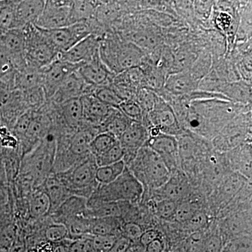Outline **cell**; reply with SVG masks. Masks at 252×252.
Wrapping results in <instances>:
<instances>
[{
  "label": "cell",
  "mask_w": 252,
  "mask_h": 252,
  "mask_svg": "<svg viewBox=\"0 0 252 252\" xmlns=\"http://www.w3.org/2000/svg\"><path fill=\"white\" fill-rule=\"evenodd\" d=\"M102 36L91 34L70 49L60 54L59 59L74 64L89 63L99 56V43Z\"/></svg>",
  "instance_id": "2e32d148"
},
{
  "label": "cell",
  "mask_w": 252,
  "mask_h": 252,
  "mask_svg": "<svg viewBox=\"0 0 252 252\" xmlns=\"http://www.w3.org/2000/svg\"><path fill=\"white\" fill-rule=\"evenodd\" d=\"M121 112L133 122H142L144 112L135 99L124 100L119 105Z\"/></svg>",
  "instance_id": "60d3db41"
},
{
  "label": "cell",
  "mask_w": 252,
  "mask_h": 252,
  "mask_svg": "<svg viewBox=\"0 0 252 252\" xmlns=\"http://www.w3.org/2000/svg\"><path fill=\"white\" fill-rule=\"evenodd\" d=\"M199 82L188 71L173 73L167 76L163 89L172 95L182 97L198 90Z\"/></svg>",
  "instance_id": "ffe728a7"
},
{
  "label": "cell",
  "mask_w": 252,
  "mask_h": 252,
  "mask_svg": "<svg viewBox=\"0 0 252 252\" xmlns=\"http://www.w3.org/2000/svg\"><path fill=\"white\" fill-rule=\"evenodd\" d=\"M99 56L115 75L131 68L140 67L145 58L143 50L119 34L109 32L101 37Z\"/></svg>",
  "instance_id": "6da1fadb"
},
{
  "label": "cell",
  "mask_w": 252,
  "mask_h": 252,
  "mask_svg": "<svg viewBox=\"0 0 252 252\" xmlns=\"http://www.w3.org/2000/svg\"><path fill=\"white\" fill-rule=\"evenodd\" d=\"M124 150L119 141L112 148L109 149L105 153L94 158L97 167L112 165L122 160L124 158Z\"/></svg>",
  "instance_id": "ab89813d"
},
{
  "label": "cell",
  "mask_w": 252,
  "mask_h": 252,
  "mask_svg": "<svg viewBox=\"0 0 252 252\" xmlns=\"http://www.w3.org/2000/svg\"><path fill=\"white\" fill-rule=\"evenodd\" d=\"M221 94L230 102L243 105H251L252 82L243 79L234 82H227L222 89Z\"/></svg>",
  "instance_id": "484cf974"
},
{
  "label": "cell",
  "mask_w": 252,
  "mask_h": 252,
  "mask_svg": "<svg viewBox=\"0 0 252 252\" xmlns=\"http://www.w3.org/2000/svg\"><path fill=\"white\" fill-rule=\"evenodd\" d=\"M215 25H216L217 28L223 32L228 33L230 35L233 34V31H234L233 29L235 27L234 26L235 21L233 20V16L225 10L220 11L217 15L216 18H215ZM235 28H238V27H235Z\"/></svg>",
  "instance_id": "bcb514c9"
},
{
  "label": "cell",
  "mask_w": 252,
  "mask_h": 252,
  "mask_svg": "<svg viewBox=\"0 0 252 252\" xmlns=\"http://www.w3.org/2000/svg\"><path fill=\"white\" fill-rule=\"evenodd\" d=\"M165 245L160 238L154 240L144 248V252H163Z\"/></svg>",
  "instance_id": "9f6ffc18"
},
{
  "label": "cell",
  "mask_w": 252,
  "mask_h": 252,
  "mask_svg": "<svg viewBox=\"0 0 252 252\" xmlns=\"http://www.w3.org/2000/svg\"><path fill=\"white\" fill-rule=\"evenodd\" d=\"M159 95L157 93L147 88H142L136 94L135 101L140 106L144 114H148L157 104Z\"/></svg>",
  "instance_id": "74e56055"
},
{
  "label": "cell",
  "mask_w": 252,
  "mask_h": 252,
  "mask_svg": "<svg viewBox=\"0 0 252 252\" xmlns=\"http://www.w3.org/2000/svg\"><path fill=\"white\" fill-rule=\"evenodd\" d=\"M80 99L84 122L98 127L99 130V127L114 108L102 103L94 94H86Z\"/></svg>",
  "instance_id": "d6986e66"
},
{
  "label": "cell",
  "mask_w": 252,
  "mask_h": 252,
  "mask_svg": "<svg viewBox=\"0 0 252 252\" xmlns=\"http://www.w3.org/2000/svg\"><path fill=\"white\" fill-rule=\"evenodd\" d=\"M0 180L8 185L7 181H6V174H5L3 148L1 147H0Z\"/></svg>",
  "instance_id": "680465c9"
},
{
  "label": "cell",
  "mask_w": 252,
  "mask_h": 252,
  "mask_svg": "<svg viewBox=\"0 0 252 252\" xmlns=\"http://www.w3.org/2000/svg\"><path fill=\"white\" fill-rule=\"evenodd\" d=\"M212 1H195V14L198 15L199 18H208L210 14H211L212 8Z\"/></svg>",
  "instance_id": "f5cc1de1"
},
{
  "label": "cell",
  "mask_w": 252,
  "mask_h": 252,
  "mask_svg": "<svg viewBox=\"0 0 252 252\" xmlns=\"http://www.w3.org/2000/svg\"><path fill=\"white\" fill-rule=\"evenodd\" d=\"M80 64L66 62L59 58L50 65L42 69L43 88L48 100L59 89L64 79L79 69Z\"/></svg>",
  "instance_id": "5bb4252c"
},
{
  "label": "cell",
  "mask_w": 252,
  "mask_h": 252,
  "mask_svg": "<svg viewBox=\"0 0 252 252\" xmlns=\"http://www.w3.org/2000/svg\"><path fill=\"white\" fill-rule=\"evenodd\" d=\"M251 114L243 113L228 123L213 139L214 146L220 152L233 150L243 144L249 133Z\"/></svg>",
  "instance_id": "30bf717a"
},
{
  "label": "cell",
  "mask_w": 252,
  "mask_h": 252,
  "mask_svg": "<svg viewBox=\"0 0 252 252\" xmlns=\"http://www.w3.org/2000/svg\"><path fill=\"white\" fill-rule=\"evenodd\" d=\"M126 167L140 181L144 189H160L171 175L160 157L147 146L141 148Z\"/></svg>",
  "instance_id": "277c9868"
},
{
  "label": "cell",
  "mask_w": 252,
  "mask_h": 252,
  "mask_svg": "<svg viewBox=\"0 0 252 252\" xmlns=\"http://www.w3.org/2000/svg\"><path fill=\"white\" fill-rule=\"evenodd\" d=\"M208 223V217L203 212L197 211L190 220L185 222L188 230L193 232L201 231Z\"/></svg>",
  "instance_id": "f907efd6"
},
{
  "label": "cell",
  "mask_w": 252,
  "mask_h": 252,
  "mask_svg": "<svg viewBox=\"0 0 252 252\" xmlns=\"http://www.w3.org/2000/svg\"><path fill=\"white\" fill-rule=\"evenodd\" d=\"M177 202L167 199L158 200L154 206L156 215L160 220H175Z\"/></svg>",
  "instance_id": "f35d334b"
},
{
  "label": "cell",
  "mask_w": 252,
  "mask_h": 252,
  "mask_svg": "<svg viewBox=\"0 0 252 252\" xmlns=\"http://www.w3.org/2000/svg\"><path fill=\"white\" fill-rule=\"evenodd\" d=\"M93 94L102 103L112 108L119 109V105L123 102L122 99L110 86L96 87Z\"/></svg>",
  "instance_id": "8d00e7d4"
},
{
  "label": "cell",
  "mask_w": 252,
  "mask_h": 252,
  "mask_svg": "<svg viewBox=\"0 0 252 252\" xmlns=\"http://www.w3.org/2000/svg\"><path fill=\"white\" fill-rule=\"evenodd\" d=\"M160 238V233L156 229H148L144 230L138 240V243L143 248H146L149 244L154 240Z\"/></svg>",
  "instance_id": "db71d44e"
},
{
  "label": "cell",
  "mask_w": 252,
  "mask_h": 252,
  "mask_svg": "<svg viewBox=\"0 0 252 252\" xmlns=\"http://www.w3.org/2000/svg\"><path fill=\"white\" fill-rule=\"evenodd\" d=\"M9 200V186L0 180V207L6 205Z\"/></svg>",
  "instance_id": "6f0895ef"
},
{
  "label": "cell",
  "mask_w": 252,
  "mask_h": 252,
  "mask_svg": "<svg viewBox=\"0 0 252 252\" xmlns=\"http://www.w3.org/2000/svg\"><path fill=\"white\" fill-rule=\"evenodd\" d=\"M69 252H94L93 235H86L82 238L72 240Z\"/></svg>",
  "instance_id": "816d5d0a"
},
{
  "label": "cell",
  "mask_w": 252,
  "mask_h": 252,
  "mask_svg": "<svg viewBox=\"0 0 252 252\" xmlns=\"http://www.w3.org/2000/svg\"><path fill=\"white\" fill-rule=\"evenodd\" d=\"M44 238L51 243H59L69 239V233L65 225L54 222L49 223L44 232Z\"/></svg>",
  "instance_id": "7bdbcfd3"
},
{
  "label": "cell",
  "mask_w": 252,
  "mask_h": 252,
  "mask_svg": "<svg viewBox=\"0 0 252 252\" xmlns=\"http://www.w3.org/2000/svg\"><path fill=\"white\" fill-rule=\"evenodd\" d=\"M142 124L147 128L152 126L158 129L162 134L176 137L185 130L181 126L171 106L160 96L154 109L144 115Z\"/></svg>",
  "instance_id": "ba28073f"
},
{
  "label": "cell",
  "mask_w": 252,
  "mask_h": 252,
  "mask_svg": "<svg viewBox=\"0 0 252 252\" xmlns=\"http://www.w3.org/2000/svg\"><path fill=\"white\" fill-rule=\"evenodd\" d=\"M0 44L9 54L16 71L27 66L25 57L24 28L6 32L0 36Z\"/></svg>",
  "instance_id": "e0dca14e"
},
{
  "label": "cell",
  "mask_w": 252,
  "mask_h": 252,
  "mask_svg": "<svg viewBox=\"0 0 252 252\" xmlns=\"http://www.w3.org/2000/svg\"><path fill=\"white\" fill-rule=\"evenodd\" d=\"M56 152V136L51 131L35 148L23 157L18 175L31 179L35 188L40 187L53 173Z\"/></svg>",
  "instance_id": "7a4b0ae2"
},
{
  "label": "cell",
  "mask_w": 252,
  "mask_h": 252,
  "mask_svg": "<svg viewBox=\"0 0 252 252\" xmlns=\"http://www.w3.org/2000/svg\"><path fill=\"white\" fill-rule=\"evenodd\" d=\"M52 120L47 102L41 108L32 111V118L26 135L19 142L22 157L30 153L52 130Z\"/></svg>",
  "instance_id": "9c48e42d"
},
{
  "label": "cell",
  "mask_w": 252,
  "mask_h": 252,
  "mask_svg": "<svg viewBox=\"0 0 252 252\" xmlns=\"http://www.w3.org/2000/svg\"><path fill=\"white\" fill-rule=\"evenodd\" d=\"M132 122L121 112L120 109L114 108L99 127V131L100 132H109L119 140Z\"/></svg>",
  "instance_id": "f1b7e54d"
},
{
  "label": "cell",
  "mask_w": 252,
  "mask_h": 252,
  "mask_svg": "<svg viewBox=\"0 0 252 252\" xmlns=\"http://www.w3.org/2000/svg\"><path fill=\"white\" fill-rule=\"evenodd\" d=\"M0 252H8V250H6V249L0 248Z\"/></svg>",
  "instance_id": "91938a15"
},
{
  "label": "cell",
  "mask_w": 252,
  "mask_h": 252,
  "mask_svg": "<svg viewBox=\"0 0 252 252\" xmlns=\"http://www.w3.org/2000/svg\"><path fill=\"white\" fill-rule=\"evenodd\" d=\"M144 230L137 222H124L121 228V235L128 239L132 243H137Z\"/></svg>",
  "instance_id": "7dc6e473"
},
{
  "label": "cell",
  "mask_w": 252,
  "mask_h": 252,
  "mask_svg": "<svg viewBox=\"0 0 252 252\" xmlns=\"http://www.w3.org/2000/svg\"><path fill=\"white\" fill-rule=\"evenodd\" d=\"M25 57L26 64L36 69H44L59 58V51L49 40L44 30L34 25L24 28Z\"/></svg>",
  "instance_id": "8992f818"
},
{
  "label": "cell",
  "mask_w": 252,
  "mask_h": 252,
  "mask_svg": "<svg viewBox=\"0 0 252 252\" xmlns=\"http://www.w3.org/2000/svg\"><path fill=\"white\" fill-rule=\"evenodd\" d=\"M155 190L162 197L160 200L167 199L178 203L188 193V182L182 174L176 170L172 172L170 179L165 185Z\"/></svg>",
  "instance_id": "7402d4cb"
},
{
  "label": "cell",
  "mask_w": 252,
  "mask_h": 252,
  "mask_svg": "<svg viewBox=\"0 0 252 252\" xmlns=\"http://www.w3.org/2000/svg\"><path fill=\"white\" fill-rule=\"evenodd\" d=\"M50 202V212L52 213L69 197L72 196L56 174L49 175L41 185Z\"/></svg>",
  "instance_id": "cb8c5ba5"
},
{
  "label": "cell",
  "mask_w": 252,
  "mask_h": 252,
  "mask_svg": "<svg viewBox=\"0 0 252 252\" xmlns=\"http://www.w3.org/2000/svg\"><path fill=\"white\" fill-rule=\"evenodd\" d=\"M78 72L86 84L94 87L110 85L115 76L102 62L100 56L90 62L80 64Z\"/></svg>",
  "instance_id": "ac0fdd59"
},
{
  "label": "cell",
  "mask_w": 252,
  "mask_h": 252,
  "mask_svg": "<svg viewBox=\"0 0 252 252\" xmlns=\"http://www.w3.org/2000/svg\"><path fill=\"white\" fill-rule=\"evenodd\" d=\"M243 185V178L238 175L228 176L220 185V195L225 199L232 198L236 195Z\"/></svg>",
  "instance_id": "b9f144b4"
},
{
  "label": "cell",
  "mask_w": 252,
  "mask_h": 252,
  "mask_svg": "<svg viewBox=\"0 0 252 252\" xmlns=\"http://www.w3.org/2000/svg\"><path fill=\"white\" fill-rule=\"evenodd\" d=\"M97 168L95 159L91 154L69 170L56 175L71 195L88 199L99 186L95 178Z\"/></svg>",
  "instance_id": "5b68a950"
},
{
  "label": "cell",
  "mask_w": 252,
  "mask_h": 252,
  "mask_svg": "<svg viewBox=\"0 0 252 252\" xmlns=\"http://www.w3.org/2000/svg\"><path fill=\"white\" fill-rule=\"evenodd\" d=\"M120 235H104L93 236V246L94 252H109L114 242Z\"/></svg>",
  "instance_id": "681fc988"
},
{
  "label": "cell",
  "mask_w": 252,
  "mask_h": 252,
  "mask_svg": "<svg viewBox=\"0 0 252 252\" xmlns=\"http://www.w3.org/2000/svg\"><path fill=\"white\" fill-rule=\"evenodd\" d=\"M42 69L26 66L17 70L13 79L12 87L16 90L26 91L43 86Z\"/></svg>",
  "instance_id": "d4e9b609"
},
{
  "label": "cell",
  "mask_w": 252,
  "mask_h": 252,
  "mask_svg": "<svg viewBox=\"0 0 252 252\" xmlns=\"http://www.w3.org/2000/svg\"><path fill=\"white\" fill-rule=\"evenodd\" d=\"M28 111L23 93L0 81V124L11 130L18 118Z\"/></svg>",
  "instance_id": "52a82bcc"
},
{
  "label": "cell",
  "mask_w": 252,
  "mask_h": 252,
  "mask_svg": "<svg viewBox=\"0 0 252 252\" xmlns=\"http://www.w3.org/2000/svg\"><path fill=\"white\" fill-rule=\"evenodd\" d=\"M132 243L128 239L120 235L114 242V245L109 252H127Z\"/></svg>",
  "instance_id": "11a10c76"
},
{
  "label": "cell",
  "mask_w": 252,
  "mask_h": 252,
  "mask_svg": "<svg viewBox=\"0 0 252 252\" xmlns=\"http://www.w3.org/2000/svg\"><path fill=\"white\" fill-rule=\"evenodd\" d=\"M145 146L160 157L170 173L178 170L181 163L178 142L175 136L160 133L155 137H149Z\"/></svg>",
  "instance_id": "7c38bea8"
},
{
  "label": "cell",
  "mask_w": 252,
  "mask_h": 252,
  "mask_svg": "<svg viewBox=\"0 0 252 252\" xmlns=\"http://www.w3.org/2000/svg\"><path fill=\"white\" fill-rule=\"evenodd\" d=\"M87 199L72 195L69 197L54 212L49 214L51 220L64 225L74 217L84 216L86 210Z\"/></svg>",
  "instance_id": "44dd1931"
},
{
  "label": "cell",
  "mask_w": 252,
  "mask_h": 252,
  "mask_svg": "<svg viewBox=\"0 0 252 252\" xmlns=\"http://www.w3.org/2000/svg\"><path fill=\"white\" fill-rule=\"evenodd\" d=\"M126 167V163L123 160L112 165L97 167L95 174L96 181L100 185H109L122 175Z\"/></svg>",
  "instance_id": "836d02e7"
},
{
  "label": "cell",
  "mask_w": 252,
  "mask_h": 252,
  "mask_svg": "<svg viewBox=\"0 0 252 252\" xmlns=\"http://www.w3.org/2000/svg\"><path fill=\"white\" fill-rule=\"evenodd\" d=\"M197 211L198 210L196 207L193 203L188 201L178 202L174 220L180 223H185L190 220Z\"/></svg>",
  "instance_id": "f6af8a7d"
},
{
  "label": "cell",
  "mask_w": 252,
  "mask_h": 252,
  "mask_svg": "<svg viewBox=\"0 0 252 252\" xmlns=\"http://www.w3.org/2000/svg\"><path fill=\"white\" fill-rule=\"evenodd\" d=\"M144 191L140 181L126 167L122 175L112 183L99 185L87 199L86 205L113 202H127L135 205L143 198Z\"/></svg>",
  "instance_id": "3957f363"
},
{
  "label": "cell",
  "mask_w": 252,
  "mask_h": 252,
  "mask_svg": "<svg viewBox=\"0 0 252 252\" xmlns=\"http://www.w3.org/2000/svg\"><path fill=\"white\" fill-rule=\"evenodd\" d=\"M18 1H0V36L11 30L18 29L16 6Z\"/></svg>",
  "instance_id": "1f68e13d"
},
{
  "label": "cell",
  "mask_w": 252,
  "mask_h": 252,
  "mask_svg": "<svg viewBox=\"0 0 252 252\" xmlns=\"http://www.w3.org/2000/svg\"><path fill=\"white\" fill-rule=\"evenodd\" d=\"M28 215L32 220H37L49 215L50 202L41 187L33 190L28 198Z\"/></svg>",
  "instance_id": "4316f807"
},
{
  "label": "cell",
  "mask_w": 252,
  "mask_h": 252,
  "mask_svg": "<svg viewBox=\"0 0 252 252\" xmlns=\"http://www.w3.org/2000/svg\"><path fill=\"white\" fill-rule=\"evenodd\" d=\"M5 174L8 186L14 185L19 173L22 156L19 149H7L3 148Z\"/></svg>",
  "instance_id": "4dcf8cb0"
},
{
  "label": "cell",
  "mask_w": 252,
  "mask_h": 252,
  "mask_svg": "<svg viewBox=\"0 0 252 252\" xmlns=\"http://www.w3.org/2000/svg\"><path fill=\"white\" fill-rule=\"evenodd\" d=\"M124 223L122 218H89V235L93 236L121 235V228Z\"/></svg>",
  "instance_id": "83f0119b"
},
{
  "label": "cell",
  "mask_w": 252,
  "mask_h": 252,
  "mask_svg": "<svg viewBox=\"0 0 252 252\" xmlns=\"http://www.w3.org/2000/svg\"><path fill=\"white\" fill-rule=\"evenodd\" d=\"M118 139L112 134L107 132H99L94 136L90 144L91 154L94 158L102 155L112 148L118 142Z\"/></svg>",
  "instance_id": "e575fe53"
},
{
  "label": "cell",
  "mask_w": 252,
  "mask_h": 252,
  "mask_svg": "<svg viewBox=\"0 0 252 252\" xmlns=\"http://www.w3.org/2000/svg\"><path fill=\"white\" fill-rule=\"evenodd\" d=\"M32 118V111H28L18 118L14 126H13L11 132L17 138L18 142H21L26 135L31 124Z\"/></svg>",
  "instance_id": "ee69618b"
},
{
  "label": "cell",
  "mask_w": 252,
  "mask_h": 252,
  "mask_svg": "<svg viewBox=\"0 0 252 252\" xmlns=\"http://www.w3.org/2000/svg\"><path fill=\"white\" fill-rule=\"evenodd\" d=\"M99 1H72L69 14V24L86 22L94 19Z\"/></svg>",
  "instance_id": "f546056e"
},
{
  "label": "cell",
  "mask_w": 252,
  "mask_h": 252,
  "mask_svg": "<svg viewBox=\"0 0 252 252\" xmlns=\"http://www.w3.org/2000/svg\"><path fill=\"white\" fill-rule=\"evenodd\" d=\"M149 138L148 130L140 122H132L119 138L124 150V160L126 165L135 157L137 152L147 144Z\"/></svg>",
  "instance_id": "4fadbf2b"
},
{
  "label": "cell",
  "mask_w": 252,
  "mask_h": 252,
  "mask_svg": "<svg viewBox=\"0 0 252 252\" xmlns=\"http://www.w3.org/2000/svg\"><path fill=\"white\" fill-rule=\"evenodd\" d=\"M206 235L203 231L194 232L186 240L185 252H202Z\"/></svg>",
  "instance_id": "c3c4849f"
},
{
  "label": "cell",
  "mask_w": 252,
  "mask_h": 252,
  "mask_svg": "<svg viewBox=\"0 0 252 252\" xmlns=\"http://www.w3.org/2000/svg\"><path fill=\"white\" fill-rule=\"evenodd\" d=\"M230 154V158L235 165H238L239 171L243 172V175L246 177H252V149L249 145L238 146L236 148L233 149Z\"/></svg>",
  "instance_id": "d6a6232c"
},
{
  "label": "cell",
  "mask_w": 252,
  "mask_h": 252,
  "mask_svg": "<svg viewBox=\"0 0 252 252\" xmlns=\"http://www.w3.org/2000/svg\"><path fill=\"white\" fill-rule=\"evenodd\" d=\"M95 88L86 84L77 69L64 79L49 100L55 104H61L71 99H79L86 94H93Z\"/></svg>",
  "instance_id": "9a60e30c"
},
{
  "label": "cell",
  "mask_w": 252,
  "mask_h": 252,
  "mask_svg": "<svg viewBox=\"0 0 252 252\" xmlns=\"http://www.w3.org/2000/svg\"><path fill=\"white\" fill-rule=\"evenodd\" d=\"M72 1H46L40 17L34 26L44 30H54L67 27Z\"/></svg>",
  "instance_id": "8fae6325"
},
{
  "label": "cell",
  "mask_w": 252,
  "mask_h": 252,
  "mask_svg": "<svg viewBox=\"0 0 252 252\" xmlns=\"http://www.w3.org/2000/svg\"><path fill=\"white\" fill-rule=\"evenodd\" d=\"M16 69L6 50L0 44V81L12 86Z\"/></svg>",
  "instance_id": "d590c367"
},
{
  "label": "cell",
  "mask_w": 252,
  "mask_h": 252,
  "mask_svg": "<svg viewBox=\"0 0 252 252\" xmlns=\"http://www.w3.org/2000/svg\"><path fill=\"white\" fill-rule=\"evenodd\" d=\"M45 2L41 0L18 1L16 10L18 29L35 24L40 17Z\"/></svg>",
  "instance_id": "603a6c76"
}]
</instances>
